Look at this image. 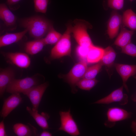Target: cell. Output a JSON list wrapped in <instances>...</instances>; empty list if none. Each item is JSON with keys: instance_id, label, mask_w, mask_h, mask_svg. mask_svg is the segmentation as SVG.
<instances>
[{"instance_id": "7", "label": "cell", "mask_w": 136, "mask_h": 136, "mask_svg": "<svg viewBox=\"0 0 136 136\" xmlns=\"http://www.w3.org/2000/svg\"><path fill=\"white\" fill-rule=\"evenodd\" d=\"M87 68L86 60H81L76 64L66 75V81L72 87L74 88L76 86L77 83L83 78Z\"/></svg>"}, {"instance_id": "1", "label": "cell", "mask_w": 136, "mask_h": 136, "mask_svg": "<svg viewBox=\"0 0 136 136\" xmlns=\"http://www.w3.org/2000/svg\"><path fill=\"white\" fill-rule=\"evenodd\" d=\"M20 25L27 29L29 35L35 39L43 38L53 26L48 20L39 16L24 19L21 20Z\"/></svg>"}, {"instance_id": "5", "label": "cell", "mask_w": 136, "mask_h": 136, "mask_svg": "<svg viewBox=\"0 0 136 136\" xmlns=\"http://www.w3.org/2000/svg\"><path fill=\"white\" fill-rule=\"evenodd\" d=\"M59 114L61 125L58 129V131H64L71 136L79 135L80 132L77 125L71 114L70 109L67 111H60Z\"/></svg>"}, {"instance_id": "3", "label": "cell", "mask_w": 136, "mask_h": 136, "mask_svg": "<svg viewBox=\"0 0 136 136\" xmlns=\"http://www.w3.org/2000/svg\"><path fill=\"white\" fill-rule=\"evenodd\" d=\"M41 77L40 74H37L22 79L15 78L8 85L6 91L11 94L23 93L34 86L44 83H42Z\"/></svg>"}, {"instance_id": "16", "label": "cell", "mask_w": 136, "mask_h": 136, "mask_svg": "<svg viewBox=\"0 0 136 136\" xmlns=\"http://www.w3.org/2000/svg\"><path fill=\"white\" fill-rule=\"evenodd\" d=\"M28 32L25 29L23 31L15 33H6L0 37V47L8 46L17 42L21 40L25 34Z\"/></svg>"}, {"instance_id": "17", "label": "cell", "mask_w": 136, "mask_h": 136, "mask_svg": "<svg viewBox=\"0 0 136 136\" xmlns=\"http://www.w3.org/2000/svg\"><path fill=\"white\" fill-rule=\"evenodd\" d=\"M26 110L30 115L33 118L38 124L44 130L49 128L47 120L50 117L47 113L43 112L41 114L37 111L27 106Z\"/></svg>"}, {"instance_id": "11", "label": "cell", "mask_w": 136, "mask_h": 136, "mask_svg": "<svg viewBox=\"0 0 136 136\" xmlns=\"http://www.w3.org/2000/svg\"><path fill=\"white\" fill-rule=\"evenodd\" d=\"M22 99L19 93L12 94L10 96L4 100L0 116L5 118L22 102Z\"/></svg>"}, {"instance_id": "9", "label": "cell", "mask_w": 136, "mask_h": 136, "mask_svg": "<svg viewBox=\"0 0 136 136\" xmlns=\"http://www.w3.org/2000/svg\"><path fill=\"white\" fill-rule=\"evenodd\" d=\"M123 87L122 85L107 96L95 101L93 104H108L117 103L121 105L126 104L128 101V96L126 94L123 93Z\"/></svg>"}, {"instance_id": "8", "label": "cell", "mask_w": 136, "mask_h": 136, "mask_svg": "<svg viewBox=\"0 0 136 136\" xmlns=\"http://www.w3.org/2000/svg\"><path fill=\"white\" fill-rule=\"evenodd\" d=\"M48 85L47 82L44 83L34 86L23 93L29 98L32 106V109L38 111V108L42 97Z\"/></svg>"}, {"instance_id": "20", "label": "cell", "mask_w": 136, "mask_h": 136, "mask_svg": "<svg viewBox=\"0 0 136 136\" xmlns=\"http://www.w3.org/2000/svg\"><path fill=\"white\" fill-rule=\"evenodd\" d=\"M133 30H128L123 26H121V31L116 39L114 44L121 48L125 46L131 42Z\"/></svg>"}, {"instance_id": "10", "label": "cell", "mask_w": 136, "mask_h": 136, "mask_svg": "<svg viewBox=\"0 0 136 136\" xmlns=\"http://www.w3.org/2000/svg\"><path fill=\"white\" fill-rule=\"evenodd\" d=\"M8 62L22 68H26L30 65L31 61L26 54L22 52H2Z\"/></svg>"}, {"instance_id": "32", "label": "cell", "mask_w": 136, "mask_h": 136, "mask_svg": "<svg viewBox=\"0 0 136 136\" xmlns=\"http://www.w3.org/2000/svg\"><path fill=\"white\" fill-rule=\"evenodd\" d=\"M7 134L6 132L4 120L0 122V136H6Z\"/></svg>"}, {"instance_id": "14", "label": "cell", "mask_w": 136, "mask_h": 136, "mask_svg": "<svg viewBox=\"0 0 136 136\" xmlns=\"http://www.w3.org/2000/svg\"><path fill=\"white\" fill-rule=\"evenodd\" d=\"M0 18L4 23L5 26L13 30L16 25L17 17L9 9L5 3L0 4Z\"/></svg>"}, {"instance_id": "12", "label": "cell", "mask_w": 136, "mask_h": 136, "mask_svg": "<svg viewBox=\"0 0 136 136\" xmlns=\"http://www.w3.org/2000/svg\"><path fill=\"white\" fill-rule=\"evenodd\" d=\"M121 23L122 16L115 11H113L107 24V33L110 39H113L117 35Z\"/></svg>"}, {"instance_id": "2", "label": "cell", "mask_w": 136, "mask_h": 136, "mask_svg": "<svg viewBox=\"0 0 136 136\" xmlns=\"http://www.w3.org/2000/svg\"><path fill=\"white\" fill-rule=\"evenodd\" d=\"M74 25L72 26V33L79 46L89 47L93 44L87 30L92 26L88 22L81 19L74 20Z\"/></svg>"}, {"instance_id": "28", "label": "cell", "mask_w": 136, "mask_h": 136, "mask_svg": "<svg viewBox=\"0 0 136 136\" xmlns=\"http://www.w3.org/2000/svg\"><path fill=\"white\" fill-rule=\"evenodd\" d=\"M121 49L122 53L136 57V46L133 43L130 42Z\"/></svg>"}, {"instance_id": "29", "label": "cell", "mask_w": 136, "mask_h": 136, "mask_svg": "<svg viewBox=\"0 0 136 136\" xmlns=\"http://www.w3.org/2000/svg\"><path fill=\"white\" fill-rule=\"evenodd\" d=\"M124 0H108L107 5L110 8L115 10H120L123 8Z\"/></svg>"}, {"instance_id": "24", "label": "cell", "mask_w": 136, "mask_h": 136, "mask_svg": "<svg viewBox=\"0 0 136 136\" xmlns=\"http://www.w3.org/2000/svg\"><path fill=\"white\" fill-rule=\"evenodd\" d=\"M62 35L55 30L53 26L49 30L46 36L43 38L46 45H55L59 40Z\"/></svg>"}, {"instance_id": "35", "label": "cell", "mask_w": 136, "mask_h": 136, "mask_svg": "<svg viewBox=\"0 0 136 136\" xmlns=\"http://www.w3.org/2000/svg\"><path fill=\"white\" fill-rule=\"evenodd\" d=\"M131 98L133 101H136V94L131 96Z\"/></svg>"}, {"instance_id": "21", "label": "cell", "mask_w": 136, "mask_h": 136, "mask_svg": "<svg viewBox=\"0 0 136 136\" xmlns=\"http://www.w3.org/2000/svg\"><path fill=\"white\" fill-rule=\"evenodd\" d=\"M104 49L94 46L93 44L89 48L86 60L89 63H94L100 61L103 57Z\"/></svg>"}, {"instance_id": "30", "label": "cell", "mask_w": 136, "mask_h": 136, "mask_svg": "<svg viewBox=\"0 0 136 136\" xmlns=\"http://www.w3.org/2000/svg\"><path fill=\"white\" fill-rule=\"evenodd\" d=\"M89 47H86L79 45L77 47L76 50L77 54L81 60H86V56Z\"/></svg>"}, {"instance_id": "22", "label": "cell", "mask_w": 136, "mask_h": 136, "mask_svg": "<svg viewBox=\"0 0 136 136\" xmlns=\"http://www.w3.org/2000/svg\"><path fill=\"white\" fill-rule=\"evenodd\" d=\"M122 23L131 30H136V14L131 9L125 11L122 17Z\"/></svg>"}, {"instance_id": "13", "label": "cell", "mask_w": 136, "mask_h": 136, "mask_svg": "<svg viewBox=\"0 0 136 136\" xmlns=\"http://www.w3.org/2000/svg\"><path fill=\"white\" fill-rule=\"evenodd\" d=\"M115 66L117 71L122 79L123 85L128 91L126 82L130 77L136 75V65L115 63Z\"/></svg>"}, {"instance_id": "15", "label": "cell", "mask_w": 136, "mask_h": 136, "mask_svg": "<svg viewBox=\"0 0 136 136\" xmlns=\"http://www.w3.org/2000/svg\"><path fill=\"white\" fill-rule=\"evenodd\" d=\"M15 73L11 67L1 68L0 71V97L1 98L6 91L7 87L15 78Z\"/></svg>"}, {"instance_id": "6", "label": "cell", "mask_w": 136, "mask_h": 136, "mask_svg": "<svg viewBox=\"0 0 136 136\" xmlns=\"http://www.w3.org/2000/svg\"><path fill=\"white\" fill-rule=\"evenodd\" d=\"M131 115L130 113L123 109L115 107L110 108L106 113L107 119L104 125L107 127H113L117 122L128 119Z\"/></svg>"}, {"instance_id": "26", "label": "cell", "mask_w": 136, "mask_h": 136, "mask_svg": "<svg viewBox=\"0 0 136 136\" xmlns=\"http://www.w3.org/2000/svg\"><path fill=\"white\" fill-rule=\"evenodd\" d=\"M103 65L100 61L96 64L88 67L82 78L88 79H95Z\"/></svg>"}, {"instance_id": "19", "label": "cell", "mask_w": 136, "mask_h": 136, "mask_svg": "<svg viewBox=\"0 0 136 136\" xmlns=\"http://www.w3.org/2000/svg\"><path fill=\"white\" fill-rule=\"evenodd\" d=\"M32 126L28 125L22 123H16L14 124L13 129L15 133L18 136H30L37 135V130Z\"/></svg>"}, {"instance_id": "27", "label": "cell", "mask_w": 136, "mask_h": 136, "mask_svg": "<svg viewBox=\"0 0 136 136\" xmlns=\"http://www.w3.org/2000/svg\"><path fill=\"white\" fill-rule=\"evenodd\" d=\"M35 10L37 12L46 13L49 0H33Z\"/></svg>"}, {"instance_id": "18", "label": "cell", "mask_w": 136, "mask_h": 136, "mask_svg": "<svg viewBox=\"0 0 136 136\" xmlns=\"http://www.w3.org/2000/svg\"><path fill=\"white\" fill-rule=\"evenodd\" d=\"M46 45L43 38L29 41L25 45V50L26 53L30 55L36 54L40 52Z\"/></svg>"}, {"instance_id": "23", "label": "cell", "mask_w": 136, "mask_h": 136, "mask_svg": "<svg viewBox=\"0 0 136 136\" xmlns=\"http://www.w3.org/2000/svg\"><path fill=\"white\" fill-rule=\"evenodd\" d=\"M116 56V53L113 49L111 47L108 46L104 49L103 54L100 61L103 65L110 67L113 64Z\"/></svg>"}, {"instance_id": "25", "label": "cell", "mask_w": 136, "mask_h": 136, "mask_svg": "<svg viewBox=\"0 0 136 136\" xmlns=\"http://www.w3.org/2000/svg\"><path fill=\"white\" fill-rule=\"evenodd\" d=\"M98 81L95 78L88 79L82 78L77 83L76 86L80 89L89 91L95 86Z\"/></svg>"}, {"instance_id": "36", "label": "cell", "mask_w": 136, "mask_h": 136, "mask_svg": "<svg viewBox=\"0 0 136 136\" xmlns=\"http://www.w3.org/2000/svg\"><path fill=\"white\" fill-rule=\"evenodd\" d=\"M133 0H129V1H130V2H132V1H133Z\"/></svg>"}, {"instance_id": "4", "label": "cell", "mask_w": 136, "mask_h": 136, "mask_svg": "<svg viewBox=\"0 0 136 136\" xmlns=\"http://www.w3.org/2000/svg\"><path fill=\"white\" fill-rule=\"evenodd\" d=\"M72 26L71 24L68 25L65 32L52 49L50 56L52 59H58L65 56H71V34Z\"/></svg>"}, {"instance_id": "33", "label": "cell", "mask_w": 136, "mask_h": 136, "mask_svg": "<svg viewBox=\"0 0 136 136\" xmlns=\"http://www.w3.org/2000/svg\"><path fill=\"white\" fill-rule=\"evenodd\" d=\"M131 127L132 131L136 135V119L131 122Z\"/></svg>"}, {"instance_id": "31", "label": "cell", "mask_w": 136, "mask_h": 136, "mask_svg": "<svg viewBox=\"0 0 136 136\" xmlns=\"http://www.w3.org/2000/svg\"><path fill=\"white\" fill-rule=\"evenodd\" d=\"M21 0H7V5L11 9H14L19 7L18 3Z\"/></svg>"}, {"instance_id": "34", "label": "cell", "mask_w": 136, "mask_h": 136, "mask_svg": "<svg viewBox=\"0 0 136 136\" xmlns=\"http://www.w3.org/2000/svg\"><path fill=\"white\" fill-rule=\"evenodd\" d=\"M52 134L49 132L44 130L40 134V136H51Z\"/></svg>"}]
</instances>
